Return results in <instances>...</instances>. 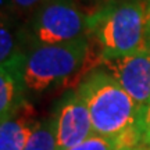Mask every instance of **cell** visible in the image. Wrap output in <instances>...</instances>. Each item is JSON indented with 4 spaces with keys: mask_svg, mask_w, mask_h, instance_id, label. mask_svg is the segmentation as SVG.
<instances>
[{
    "mask_svg": "<svg viewBox=\"0 0 150 150\" xmlns=\"http://www.w3.org/2000/svg\"><path fill=\"white\" fill-rule=\"evenodd\" d=\"M68 150H120L115 140L103 138L100 135H92L89 139L74 146Z\"/></svg>",
    "mask_w": 150,
    "mask_h": 150,
    "instance_id": "8fae6325",
    "label": "cell"
},
{
    "mask_svg": "<svg viewBox=\"0 0 150 150\" xmlns=\"http://www.w3.org/2000/svg\"><path fill=\"white\" fill-rule=\"evenodd\" d=\"M88 36L100 50L102 61L146 47V0H106L88 14Z\"/></svg>",
    "mask_w": 150,
    "mask_h": 150,
    "instance_id": "3957f363",
    "label": "cell"
},
{
    "mask_svg": "<svg viewBox=\"0 0 150 150\" xmlns=\"http://www.w3.org/2000/svg\"><path fill=\"white\" fill-rule=\"evenodd\" d=\"M88 36V14L75 0H46L31 18L33 46L61 45Z\"/></svg>",
    "mask_w": 150,
    "mask_h": 150,
    "instance_id": "277c9868",
    "label": "cell"
},
{
    "mask_svg": "<svg viewBox=\"0 0 150 150\" xmlns=\"http://www.w3.org/2000/svg\"><path fill=\"white\" fill-rule=\"evenodd\" d=\"M46 0H8V4L14 11H18L21 14L27 13H35Z\"/></svg>",
    "mask_w": 150,
    "mask_h": 150,
    "instance_id": "7c38bea8",
    "label": "cell"
},
{
    "mask_svg": "<svg viewBox=\"0 0 150 150\" xmlns=\"http://www.w3.org/2000/svg\"><path fill=\"white\" fill-rule=\"evenodd\" d=\"M27 53H24L18 46L17 31H13L10 17L1 14V27H0V64L13 65L25 61Z\"/></svg>",
    "mask_w": 150,
    "mask_h": 150,
    "instance_id": "9c48e42d",
    "label": "cell"
},
{
    "mask_svg": "<svg viewBox=\"0 0 150 150\" xmlns=\"http://www.w3.org/2000/svg\"><path fill=\"white\" fill-rule=\"evenodd\" d=\"M102 67L146 111L150 103V49L143 47L125 56L103 60Z\"/></svg>",
    "mask_w": 150,
    "mask_h": 150,
    "instance_id": "5b68a950",
    "label": "cell"
},
{
    "mask_svg": "<svg viewBox=\"0 0 150 150\" xmlns=\"http://www.w3.org/2000/svg\"><path fill=\"white\" fill-rule=\"evenodd\" d=\"M24 65H6L0 70V118L10 114L24 102Z\"/></svg>",
    "mask_w": 150,
    "mask_h": 150,
    "instance_id": "ba28073f",
    "label": "cell"
},
{
    "mask_svg": "<svg viewBox=\"0 0 150 150\" xmlns=\"http://www.w3.org/2000/svg\"><path fill=\"white\" fill-rule=\"evenodd\" d=\"M146 6H147V42H146V47L150 49V0H146Z\"/></svg>",
    "mask_w": 150,
    "mask_h": 150,
    "instance_id": "5bb4252c",
    "label": "cell"
},
{
    "mask_svg": "<svg viewBox=\"0 0 150 150\" xmlns=\"http://www.w3.org/2000/svg\"><path fill=\"white\" fill-rule=\"evenodd\" d=\"M54 117L57 150H68L95 135L86 102L78 91L65 95Z\"/></svg>",
    "mask_w": 150,
    "mask_h": 150,
    "instance_id": "8992f818",
    "label": "cell"
},
{
    "mask_svg": "<svg viewBox=\"0 0 150 150\" xmlns=\"http://www.w3.org/2000/svg\"><path fill=\"white\" fill-rule=\"evenodd\" d=\"M36 122V111L33 106L24 100L7 117L1 118L0 150H24Z\"/></svg>",
    "mask_w": 150,
    "mask_h": 150,
    "instance_id": "52a82bcc",
    "label": "cell"
},
{
    "mask_svg": "<svg viewBox=\"0 0 150 150\" xmlns=\"http://www.w3.org/2000/svg\"><path fill=\"white\" fill-rule=\"evenodd\" d=\"M24 150H57L54 115L35 124Z\"/></svg>",
    "mask_w": 150,
    "mask_h": 150,
    "instance_id": "30bf717a",
    "label": "cell"
},
{
    "mask_svg": "<svg viewBox=\"0 0 150 150\" xmlns=\"http://www.w3.org/2000/svg\"><path fill=\"white\" fill-rule=\"evenodd\" d=\"M143 146L145 150H150V103L143 115Z\"/></svg>",
    "mask_w": 150,
    "mask_h": 150,
    "instance_id": "4fadbf2b",
    "label": "cell"
},
{
    "mask_svg": "<svg viewBox=\"0 0 150 150\" xmlns=\"http://www.w3.org/2000/svg\"><path fill=\"white\" fill-rule=\"evenodd\" d=\"M86 102L93 131L103 138L115 140L120 150H145V111L104 68H96L78 85Z\"/></svg>",
    "mask_w": 150,
    "mask_h": 150,
    "instance_id": "6da1fadb",
    "label": "cell"
},
{
    "mask_svg": "<svg viewBox=\"0 0 150 150\" xmlns=\"http://www.w3.org/2000/svg\"><path fill=\"white\" fill-rule=\"evenodd\" d=\"M99 65L100 50H93L89 36L61 45L33 46L25 57V91L40 93L56 85H79Z\"/></svg>",
    "mask_w": 150,
    "mask_h": 150,
    "instance_id": "7a4b0ae2",
    "label": "cell"
}]
</instances>
